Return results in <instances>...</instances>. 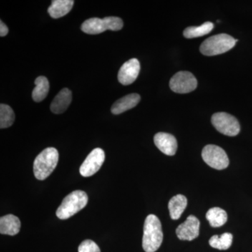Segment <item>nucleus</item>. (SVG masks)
<instances>
[{"label":"nucleus","instance_id":"nucleus-1","mask_svg":"<svg viewBox=\"0 0 252 252\" xmlns=\"http://www.w3.org/2000/svg\"><path fill=\"white\" fill-rule=\"evenodd\" d=\"M163 233L160 220L156 215H149L144 225L142 248L146 252H157L162 243Z\"/></svg>","mask_w":252,"mask_h":252},{"label":"nucleus","instance_id":"nucleus-2","mask_svg":"<svg viewBox=\"0 0 252 252\" xmlns=\"http://www.w3.org/2000/svg\"><path fill=\"white\" fill-rule=\"evenodd\" d=\"M59 154L57 149L49 147L43 150L34 160L33 171L37 180H44L49 177L57 166Z\"/></svg>","mask_w":252,"mask_h":252},{"label":"nucleus","instance_id":"nucleus-3","mask_svg":"<svg viewBox=\"0 0 252 252\" xmlns=\"http://www.w3.org/2000/svg\"><path fill=\"white\" fill-rule=\"evenodd\" d=\"M89 198L83 190H74L63 199L62 203L56 211V216L64 220L76 215L87 205Z\"/></svg>","mask_w":252,"mask_h":252},{"label":"nucleus","instance_id":"nucleus-4","mask_svg":"<svg viewBox=\"0 0 252 252\" xmlns=\"http://www.w3.org/2000/svg\"><path fill=\"white\" fill-rule=\"evenodd\" d=\"M238 39L227 34H220L207 38L200 46L204 56H213L224 54L234 47Z\"/></svg>","mask_w":252,"mask_h":252},{"label":"nucleus","instance_id":"nucleus-5","mask_svg":"<svg viewBox=\"0 0 252 252\" xmlns=\"http://www.w3.org/2000/svg\"><path fill=\"white\" fill-rule=\"evenodd\" d=\"M124 27V22L122 18L109 16L103 19L98 18H92L86 20L81 25V31L86 34H97L104 32L107 30L112 31H119Z\"/></svg>","mask_w":252,"mask_h":252},{"label":"nucleus","instance_id":"nucleus-6","mask_svg":"<svg viewBox=\"0 0 252 252\" xmlns=\"http://www.w3.org/2000/svg\"><path fill=\"white\" fill-rule=\"evenodd\" d=\"M202 158L209 166L221 170L229 165V159L223 149L214 144H208L202 151Z\"/></svg>","mask_w":252,"mask_h":252},{"label":"nucleus","instance_id":"nucleus-7","mask_svg":"<svg viewBox=\"0 0 252 252\" xmlns=\"http://www.w3.org/2000/svg\"><path fill=\"white\" fill-rule=\"evenodd\" d=\"M211 122L214 127L223 135L234 137L240 131L238 119L225 112H219L212 115Z\"/></svg>","mask_w":252,"mask_h":252},{"label":"nucleus","instance_id":"nucleus-8","mask_svg":"<svg viewBox=\"0 0 252 252\" xmlns=\"http://www.w3.org/2000/svg\"><path fill=\"white\" fill-rule=\"evenodd\" d=\"M198 86L196 78L192 73L181 71L176 73L170 79V88L177 94H189L195 90Z\"/></svg>","mask_w":252,"mask_h":252},{"label":"nucleus","instance_id":"nucleus-9","mask_svg":"<svg viewBox=\"0 0 252 252\" xmlns=\"http://www.w3.org/2000/svg\"><path fill=\"white\" fill-rule=\"evenodd\" d=\"M105 154L100 148L94 149L81 164L79 172L84 177H89L98 172L103 165Z\"/></svg>","mask_w":252,"mask_h":252},{"label":"nucleus","instance_id":"nucleus-10","mask_svg":"<svg viewBox=\"0 0 252 252\" xmlns=\"http://www.w3.org/2000/svg\"><path fill=\"white\" fill-rule=\"evenodd\" d=\"M200 222L196 217L190 215L183 223L176 229V234L181 240L191 241L197 238L200 233Z\"/></svg>","mask_w":252,"mask_h":252},{"label":"nucleus","instance_id":"nucleus-11","mask_svg":"<svg viewBox=\"0 0 252 252\" xmlns=\"http://www.w3.org/2000/svg\"><path fill=\"white\" fill-rule=\"evenodd\" d=\"M140 71V63L138 60L130 59L124 63L119 69L118 79L122 85H130L138 77Z\"/></svg>","mask_w":252,"mask_h":252},{"label":"nucleus","instance_id":"nucleus-12","mask_svg":"<svg viewBox=\"0 0 252 252\" xmlns=\"http://www.w3.org/2000/svg\"><path fill=\"white\" fill-rule=\"evenodd\" d=\"M154 141L157 148L165 155L174 156L177 152V141L171 134L158 132L154 136Z\"/></svg>","mask_w":252,"mask_h":252},{"label":"nucleus","instance_id":"nucleus-13","mask_svg":"<svg viewBox=\"0 0 252 252\" xmlns=\"http://www.w3.org/2000/svg\"><path fill=\"white\" fill-rule=\"evenodd\" d=\"M140 94H127L114 102L111 108V112L115 115L122 114L136 107L140 102Z\"/></svg>","mask_w":252,"mask_h":252},{"label":"nucleus","instance_id":"nucleus-14","mask_svg":"<svg viewBox=\"0 0 252 252\" xmlns=\"http://www.w3.org/2000/svg\"><path fill=\"white\" fill-rule=\"evenodd\" d=\"M72 91L68 89H63L55 97L51 104V111L56 114H62L67 110L72 102Z\"/></svg>","mask_w":252,"mask_h":252},{"label":"nucleus","instance_id":"nucleus-15","mask_svg":"<svg viewBox=\"0 0 252 252\" xmlns=\"http://www.w3.org/2000/svg\"><path fill=\"white\" fill-rule=\"evenodd\" d=\"M21 220L13 215H7L0 218V233L2 235H16L21 230Z\"/></svg>","mask_w":252,"mask_h":252},{"label":"nucleus","instance_id":"nucleus-16","mask_svg":"<svg viewBox=\"0 0 252 252\" xmlns=\"http://www.w3.org/2000/svg\"><path fill=\"white\" fill-rule=\"evenodd\" d=\"M74 1L73 0H54L48 9L51 18H59L67 15L72 10Z\"/></svg>","mask_w":252,"mask_h":252},{"label":"nucleus","instance_id":"nucleus-17","mask_svg":"<svg viewBox=\"0 0 252 252\" xmlns=\"http://www.w3.org/2000/svg\"><path fill=\"white\" fill-rule=\"evenodd\" d=\"M187 204L188 201L187 198L181 194H178L170 199L168 203V209L172 220H177L180 218L187 208Z\"/></svg>","mask_w":252,"mask_h":252},{"label":"nucleus","instance_id":"nucleus-18","mask_svg":"<svg viewBox=\"0 0 252 252\" xmlns=\"http://www.w3.org/2000/svg\"><path fill=\"white\" fill-rule=\"evenodd\" d=\"M206 219L213 228H219L226 223L228 215L226 212L220 207H212L207 211Z\"/></svg>","mask_w":252,"mask_h":252},{"label":"nucleus","instance_id":"nucleus-19","mask_svg":"<svg viewBox=\"0 0 252 252\" xmlns=\"http://www.w3.org/2000/svg\"><path fill=\"white\" fill-rule=\"evenodd\" d=\"M34 84L36 86L32 91V99L34 102H40L46 98L49 94V80L44 76H40V77L36 78Z\"/></svg>","mask_w":252,"mask_h":252},{"label":"nucleus","instance_id":"nucleus-20","mask_svg":"<svg viewBox=\"0 0 252 252\" xmlns=\"http://www.w3.org/2000/svg\"><path fill=\"white\" fill-rule=\"evenodd\" d=\"M214 28V24L211 22H206L201 26H191L186 28L184 31V36L187 39H193V38L200 37L208 34L211 32Z\"/></svg>","mask_w":252,"mask_h":252},{"label":"nucleus","instance_id":"nucleus-21","mask_svg":"<svg viewBox=\"0 0 252 252\" xmlns=\"http://www.w3.org/2000/svg\"><path fill=\"white\" fill-rule=\"evenodd\" d=\"M233 236L231 233H225L219 236L214 235L209 240V244L212 248L220 250H227L233 243Z\"/></svg>","mask_w":252,"mask_h":252},{"label":"nucleus","instance_id":"nucleus-22","mask_svg":"<svg viewBox=\"0 0 252 252\" xmlns=\"http://www.w3.org/2000/svg\"><path fill=\"white\" fill-rule=\"evenodd\" d=\"M15 120L14 110L7 104H0V127L7 128L13 125Z\"/></svg>","mask_w":252,"mask_h":252},{"label":"nucleus","instance_id":"nucleus-23","mask_svg":"<svg viewBox=\"0 0 252 252\" xmlns=\"http://www.w3.org/2000/svg\"><path fill=\"white\" fill-rule=\"evenodd\" d=\"M79 252H101L98 245L91 240H86L80 244L78 248Z\"/></svg>","mask_w":252,"mask_h":252},{"label":"nucleus","instance_id":"nucleus-24","mask_svg":"<svg viewBox=\"0 0 252 252\" xmlns=\"http://www.w3.org/2000/svg\"><path fill=\"white\" fill-rule=\"evenodd\" d=\"M8 32H9V29L7 26L2 22V21H0V36H6Z\"/></svg>","mask_w":252,"mask_h":252}]
</instances>
